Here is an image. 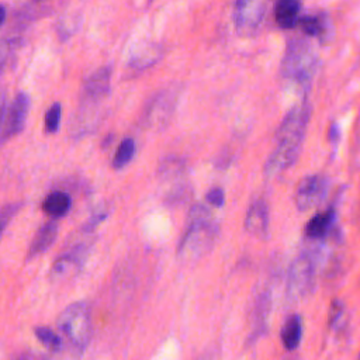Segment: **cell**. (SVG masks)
Here are the masks:
<instances>
[{"instance_id":"20","label":"cell","mask_w":360,"mask_h":360,"mask_svg":"<svg viewBox=\"0 0 360 360\" xmlns=\"http://www.w3.org/2000/svg\"><path fill=\"white\" fill-rule=\"evenodd\" d=\"M135 155V141L132 138H125L118 145L114 159H112V167L114 169H122L127 166Z\"/></svg>"},{"instance_id":"16","label":"cell","mask_w":360,"mask_h":360,"mask_svg":"<svg viewBox=\"0 0 360 360\" xmlns=\"http://www.w3.org/2000/svg\"><path fill=\"white\" fill-rule=\"evenodd\" d=\"M335 214L333 211H325L319 212L315 217L309 219V222L305 226V233L311 239H321L323 238L332 228Z\"/></svg>"},{"instance_id":"22","label":"cell","mask_w":360,"mask_h":360,"mask_svg":"<svg viewBox=\"0 0 360 360\" xmlns=\"http://www.w3.org/2000/svg\"><path fill=\"white\" fill-rule=\"evenodd\" d=\"M60 117H62V107L59 103H55L51 105V108L45 114V131L48 134H55L59 129L60 125Z\"/></svg>"},{"instance_id":"27","label":"cell","mask_w":360,"mask_h":360,"mask_svg":"<svg viewBox=\"0 0 360 360\" xmlns=\"http://www.w3.org/2000/svg\"><path fill=\"white\" fill-rule=\"evenodd\" d=\"M6 98H4V94L0 91V122H1V118H3V114H4V110H6Z\"/></svg>"},{"instance_id":"7","label":"cell","mask_w":360,"mask_h":360,"mask_svg":"<svg viewBox=\"0 0 360 360\" xmlns=\"http://www.w3.org/2000/svg\"><path fill=\"white\" fill-rule=\"evenodd\" d=\"M266 13V0H236L233 21L239 34H255L262 25Z\"/></svg>"},{"instance_id":"10","label":"cell","mask_w":360,"mask_h":360,"mask_svg":"<svg viewBox=\"0 0 360 360\" xmlns=\"http://www.w3.org/2000/svg\"><path fill=\"white\" fill-rule=\"evenodd\" d=\"M173 97L167 93L156 96L145 112V122L149 127H162L167 122L173 111Z\"/></svg>"},{"instance_id":"17","label":"cell","mask_w":360,"mask_h":360,"mask_svg":"<svg viewBox=\"0 0 360 360\" xmlns=\"http://www.w3.org/2000/svg\"><path fill=\"white\" fill-rule=\"evenodd\" d=\"M160 56V48L158 45H145L136 49L129 60V65L134 69H145L153 65Z\"/></svg>"},{"instance_id":"18","label":"cell","mask_w":360,"mask_h":360,"mask_svg":"<svg viewBox=\"0 0 360 360\" xmlns=\"http://www.w3.org/2000/svg\"><path fill=\"white\" fill-rule=\"evenodd\" d=\"M186 173V165L177 158H167L159 166V177L165 181L180 180Z\"/></svg>"},{"instance_id":"24","label":"cell","mask_w":360,"mask_h":360,"mask_svg":"<svg viewBox=\"0 0 360 360\" xmlns=\"http://www.w3.org/2000/svg\"><path fill=\"white\" fill-rule=\"evenodd\" d=\"M205 200L210 205H214V207H221L224 204V200H225V194H224V190L219 188V187H214L211 188L207 195H205Z\"/></svg>"},{"instance_id":"29","label":"cell","mask_w":360,"mask_h":360,"mask_svg":"<svg viewBox=\"0 0 360 360\" xmlns=\"http://www.w3.org/2000/svg\"><path fill=\"white\" fill-rule=\"evenodd\" d=\"M149 1H152V0H149Z\"/></svg>"},{"instance_id":"28","label":"cell","mask_w":360,"mask_h":360,"mask_svg":"<svg viewBox=\"0 0 360 360\" xmlns=\"http://www.w3.org/2000/svg\"><path fill=\"white\" fill-rule=\"evenodd\" d=\"M4 20H6V8L4 6L0 4V25L4 22Z\"/></svg>"},{"instance_id":"2","label":"cell","mask_w":360,"mask_h":360,"mask_svg":"<svg viewBox=\"0 0 360 360\" xmlns=\"http://www.w3.org/2000/svg\"><path fill=\"white\" fill-rule=\"evenodd\" d=\"M316 69V53L304 38L288 42L281 62V76L297 86L307 87Z\"/></svg>"},{"instance_id":"14","label":"cell","mask_w":360,"mask_h":360,"mask_svg":"<svg viewBox=\"0 0 360 360\" xmlns=\"http://www.w3.org/2000/svg\"><path fill=\"white\" fill-rule=\"evenodd\" d=\"M300 0H277L274 17L281 28H294L300 18Z\"/></svg>"},{"instance_id":"23","label":"cell","mask_w":360,"mask_h":360,"mask_svg":"<svg viewBox=\"0 0 360 360\" xmlns=\"http://www.w3.org/2000/svg\"><path fill=\"white\" fill-rule=\"evenodd\" d=\"M21 204L20 202H10L0 208V236L3 235L4 229L7 228L8 222L13 219V217L18 212Z\"/></svg>"},{"instance_id":"8","label":"cell","mask_w":360,"mask_h":360,"mask_svg":"<svg viewBox=\"0 0 360 360\" xmlns=\"http://www.w3.org/2000/svg\"><path fill=\"white\" fill-rule=\"evenodd\" d=\"M328 193V179L322 174H312L304 177L295 190V204L301 211L316 207L323 201Z\"/></svg>"},{"instance_id":"13","label":"cell","mask_w":360,"mask_h":360,"mask_svg":"<svg viewBox=\"0 0 360 360\" xmlns=\"http://www.w3.org/2000/svg\"><path fill=\"white\" fill-rule=\"evenodd\" d=\"M72 207V198L68 193L55 190L48 194L42 202V211L52 219L65 217Z\"/></svg>"},{"instance_id":"12","label":"cell","mask_w":360,"mask_h":360,"mask_svg":"<svg viewBox=\"0 0 360 360\" xmlns=\"http://www.w3.org/2000/svg\"><path fill=\"white\" fill-rule=\"evenodd\" d=\"M58 235V224L56 221H49L46 224H44L35 233L28 252H27V260H31L37 256H39L41 253H44L55 240Z\"/></svg>"},{"instance_id":"25","label":"cell","mask_w":360,"mask_h":360,"mask_svg":"<svg viewBox=\"0 0 360 360\" xmlns=\"http://www.w3.org/2000/svg\"><path fill=\"white\" fill-rule=\"evenodd\" d=\"M342 314H343V305H342L340 301L335 300V301L330 304V319H329V321H330V325H335V323L340 319Z\"/></svg>"},{"instance_id":"21","label":"cell","mask_w":360,"mask_h":360,"mask_svg":"<svg viewBox=\"0 0 360 360\" xmlns=\"http://www.w3.org/2000/svg\"><path fill=\"white\" fill-rule=\"evenodd\" d=\"M34 333L37 336V339L44 345L46 346L48 349L53 350V352H58L62 349V340L51 329V328H46V326H37L34 329Z\"/></svg>"},{"instance_id":"3","label":"cell","mask_w":360,"mask_h":360,"mask_svg":"<svg viewBox=\"0 0 360 360\" xmlns=\"http://www.w3.org/2000/svg\"><path fill=\"white\" fill-rule=\"evenodd\" d=\"M218 236V224L210 218L198 222H188L179 248L177 256L183 262H195L205 256Z\"/></svg>"},{"instance_id":"4","label":"cell","mask_w":360,"mask_h":360,"mask_svg":"<svg viewBox=\"0 0 360 360\" xmlns=\"http://www.w3.org/2000/svg\"><path fill=\"white\" fill-rule=\"evenodd\" d=\"M316 280V259L312 252L297 256L288 269L287 297L292 301L305 298L314 288Z\"/></svg>"},{"instance_id":"9","label":"cell","mask_w":360,"mask_h":360,"mask_svg":"<svg viewBox=\"0 0 360 360\" xmlns=\"http://www.w3.org/2000/svg\"><path fill=\"white\" fill-rule=\"evenodd\" d=\"M269 207L266 204L264 200H255L248 212H246V218H245V229L256 236V238H266L267 232H269Z\"/></svg>"},{"instance_id":"26","label":"cell","mask_w":360,"mask_h":360,"mask_svg":"<svg viewBox=\"0 0 360 360\" xmlns=\"http://www.w3.org/2000/svg\"><path fill=\"white\" fill-rule=\"evenodd\" d=\"M10 49H11V42H8L6 39H0V72L4 68L6 62H7Z\"/></svg>"},{"instance_id":"15","label":"cell","mask_w":360,"mask_h":360,"mask_svg":"<svg viewBox=\"0 0 360 360\" xmlns=\"http://www.w3.org/2000/svg\"><path fill=\"white\" fill-rule=\"evenodd\" d=\"M302 335V323L298 315H291L285 319L281 328V342L287 350H294L298 347Z\"/></svg>"},{"instance_id":"5","label":"cell","mask_w":360,"mask_h":360,"mask_svg":"<svg viewBox=\"0 0 360 360\" xmlns=\"http://www.w3.org/2000/svg\"><path fill=\"white\" fill-rule=\"evenodd\" d=\"M58 328L79 349L86 347L90 339V311L84 302L68 305L58 316Z\"/></svg>"},{"instance_id":"19","label":"cell","mask_w":360,"mask_h":360,"mask_svg":"<svg viewBox=\"0 0 360 360\" xmlns=\"http://www.w3.org/2000/svg\"><path fill=\"white\" fill-rule=\"evenodd\" d=\"M297 25L309 37H323L326 32V18L325 15H305L298 18Z\"/></svg>"},{"instance_id":"11","label":"cell","mask_w":360,"mask_h":360,"mask_svg":"<svg viewBox=\"0 0 360 360\" xmlns=\"http://www.w3.org/2000/svg\"><path fill=\"white\" fill-rule=\"evenodd\" d=\"M110 80H111V68L103 66L90 75L84 82V94L89 100L97 101L105 97L110 91Z\"/></svg>"},{"instance_id":"6","label":"cell","mask_w":360,"mask_h":360,"mask_svg":"<svg viewBox=\"0 0 360 360\" xmlns=\"http://www.w3.org/2000/svg\"><path fill=\"white\" fill-rule=\"evenodd\" d=\"M31 100L28 94L18 93L8 107H6L1 122H0V142L17 135L22 131L28 111H30Z\"/></svg>"},{"instance_id":"1","label":"cell","mask_w":360,"mask_h":360,"mask_svg":"<svg viewBox=\"0 0 360 360\" xmlns=\"http://www.w3.org/2000/svg\"><path fill=\"white\" fill-rule=\"evenodd\" d=\"M309 115L311 108L307 100L294 105L288 111L276 132L277 145L264 166V173L267 176L280 174L294 165L301 150Z\"/></svg>"}]
</instances>
